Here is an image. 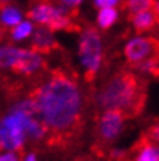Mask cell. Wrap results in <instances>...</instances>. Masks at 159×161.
<instances>
[{
    "mask_svg": "<svg viewBox=\"0 0 159 161\" xmlns=\"http://www.w3.org/2000/svg\"><path fill=\"white\" fill-rule=\"evenodd\" d=\"M122 155H124V152L120 149H116V150L111 152V157H114V158H122Z\"/></svg>",
    "mask_w": 159,
    "mask_h": 161,
    "instance_id": "obj_23",
    "label": "cell"
},
{
    "mask_svg": "<svg viewBox=\"0 0 159 161\" xmlns=\"http://www.w3.org/2000/svg\"><path fill=\"white\" fill-rule=\"evenodd\" d=\"M158 19L159 16L156 14L155 9H145V11L133 14L131 22H133V26L138 31H150L158 25Z\"/></svg>",
    "mask_w": 159,
    "mask_h": 161,
    "instance_id": "obj_12",
    "label": "cell"
},
{
    "mask_svg": "<svg viewBox=\"0 0 159 161\" xmlns=\"http://www.w3.org/2000/svg\"><path fill=\"white\" fill-rule=\"evenodd\" d=\"M98 8H116L120 0H94Z\"/></svg>",
    "mask_w": 159,
    "mask_h": 161,
    "instance_id": "obj_19",
    "label": "cell"
},
{
    "mask_svg": "<svg viewBox=\"0 0 159 161\" xmlns=\"http://www.w3.org/2000/svg\"><path fill=\"white\" fill-rule=\"evenodd\" d=\"M151 6H153V0H128V11L131 14L151 9Z\"/></svg>",
    "mask_w": 159,
    "mask_h": 161,
    "instance_id": "obj_16",
    "label": "cell"
},
{
    "mask_svg": "<svg viewBox=\"0 0 159 161\" xmlns=\"http://www.w3.org/2000/svg\"><path fill=\"white\" fill-rule=\"evenodd\" d=\"M43 67V58L37 50H25L20 58V62L16 70H19L22 75H36L40 68Z\"/></svg>",
    "mask_w": 159,
    "mask_h": 161,
    "instance_id": "obj_9",
    "label": "cell"
},
{
    "mask_svg": "<svg viewBox=\"0 0 159 161\" xmlns=\"http://www.w3.org/2000/svg\"><path fill=\"white\" fill-rule=\"evenodd\" d=\"M0 161H20V157L14 150H2L0 149Z\"/></svg>",
    "mask_w": 159,
    "mask_h": 161,
    "instance_id": "obj_18",
    "label": "cell"
},
{
    "mask_svg": "<svg viewBox=\"0 0 159 161\" xmlns=\"http://www.w3.org/2000/svg\"><path fill=\"white\" fill-rule=\"evenodd\" d=\"M156 73H158V75H159V67H158V68H156Z\"/></svg>",
    "mask_w": 159,
    "mask_h": 161,
    "instance_id": "obj_27",
    "label": "cell"
},
{
    "mask_svg": "<svg viewBox=\"0 0 159 161\" xmlns=\"http://www.w3.org/2000/svg\"><path fill=\"white\" fill-rule=\"evenodd\" d=\"M138 68L144 73H150V71H156L158 68V59L156 58H151V59H147V60H142L138 64Z\"/></svg>",
    "mask_w": 159,
    "mask_h": 161,
    "instance_id": "obj_17",
    "label": "cell"
},
{
    "mask_svg": "<svg viewBox=\"0 0 159 161\" xmlns=\"http://www.w3.org/2000/svg\"><path fill=\"white\" fill-rule=\"evenodd\" d=\"M9 0H0V3H8Z\"/></svg>",
    "mask_w": 159,
    "mask_h": 161,
    "instance_id": "obj_26",
    "label": "cell"
},
{
    "mask_svg": "<svg viewBox=\"0 0 159 161\" xmlns=\"http://www.w3.org/2000/svg\"><path fill=\"white\" fill-rule=\"evenodd\" d=\"M155 11H156V14L159 16V2H156V3H155Z\"/></svg>",
    "mask_w": 159,
    "mask_h": 161,
    "instance_id": "obj_24",
    "label": "cell"
},
{
    "mask_svg": "<svg viewBox=\"0 0 159 161\" xmlns=\"http://www.w3.org/2000/svg\"><path fill=\"white\" fill-rule=\"evenodd\" d=\"M158 149H159V147H158Z\"/></svg>",
    "mask_w": 159,
    "mask_h": 161,
    "instance_id": "obj_28",
    "label": "cell"
},
{
    "mask_svg": "<svg viewBox=\"0 0 159 161\" xmlns=\"http://www.w3.org/2000/svg\"><path fill=\"white\" fill-rule=\"evenodd\" d=\"M23 54V48L13 43H0V71L16 70Z\"/></svg>",
    "mask_w": 159,
    "mask_h": 161,
    "instance_id": "obj_8",
    "label": "cell"
},
{
    "mask_svg": "<svg viewBox=\"0 0 159 161\" xmlns=\"http://www.w3.org/2000/svg\"><path fill=\"white\" fill-rule=\"evenodd\" d=\"M20 161H39V158H37V155H36L34 152H29V153H26Z\"/></svg>",
    "mask_w": 159,
    "mask_h": 161,
    "instance_id": "obj_22",
    "label": "cell"
},
{
    "mask_svg": "<svg viewBox=\"0 0 159 161\" xmlns=\"http://www.w3.org/2000/svg\"><path fill=\"white\" fill-rule=\"evenodd\" d=\"M150 138L153 141H159V124L153 125V127L150 129Z\"/></svg>",
    "mask_w": 159,
    "mask_h": 161,
    "instance_id": "obj_21",
    "label": "cell"
},
{
    "mask_svg": "<svg viewBox=\"0 0 159 161\" xmlns=\"http://www.w3.org/2000/svg\"><path fill=\"white\" fill-rule=\"evenodd\" d=\"M34 23L48 26L50 30H65L70 26V16L63 6H54L50 2H39L29 9Z\"/></svg>",
    "mask_w": 159,
    "mask_h": 161,
    "instance_id": "obj_5",
    "label": "cell"
},
{
    "mask_svg": "<svg viewBox=\"0 0 159 161\" xmlns=\"http://www.w3.org/2000/svg\"><path fill=\"white\" fill-rule=\"evenodd\" d=\"M119 17V13L116 8H99L98 13V25L100 28H110L116 23V20Z\"/></svg>",
    "mask_w": 159,
    "mask_h": 161,
    "instance_id": "obj_15",
    "label": "cell"
},
{
    "mask_svg": "<svg viewBox=\"0 0 159 161\" xmlns=\"http://www.w3.org/2000/svg\"><path fill=\"white\" fill-rule=\"evenodd\" d=\"M46 132L36 113L34 99L22 98L0 116V149L19 152L29 141L43 140Z\"/></svg>",
    "mask_w": 159,
    "mask_h": 161,
    "instance_id": "obj_2",
    "label": "cell"
},
{
    "mask_svg": "<svg viewBox=\"0 0 159 161\" xmlns=\"http://www.w3.org/2000/svg\"><path fill=\"white\" fill-rule=\"evenodd\" d=\"M96 102L105 110L133 113L140 104L138 80L130 75H118L108 79L96 93Z\"/></svg>",
    "mask_w": 159,
    "mask_h": 161,
    "instance_id": "obj_3",
    "label": "cell"
},
{
    "mask_svg": "<svg viewBox=\"0 0 159 161\" xmlns=\"http://www.w3.org/2000/svg\"><path fill=\"white\" fill-rule=\"evenodd\" d=\"M59 2L62 5H65L66 8H76V6H79L83 0H59Z\"/></svg>",
    "mask_w": 159,
    "mask_h": 161,
    "instance_id": "obj_20",
    "label": "cell"
},
{
    "mask_svg": "<svg viewBox=\"0 0 159 161\" xmlns=\"http://www.w3.org/2000/svg\"><path fill=\"white\" fill-rule=\"evenodd\" d=\"M31 40H33L34 50H37V51H50L56 45L53 30H50L48 26H42V28L34 30V33L31 36Z\"/></svg>",
    "mask_w": 159,
    "mask_h": 161,
    "instance_id": "obj_10",
    "label": "cell"
},
{
    "mask_svg": "<svg viewBox=\"0 0 159 161\" xmlns=\"http://www.w3.org/2000/svg\"><path fill=\"white\" fill-rule=\"evenodd\" d=\"M79 62L82 68L87 71V75L94 76L100 70L102 65V53H103V43L100 34L93 30H83L79 37Z\"/></svg>",
    "mask_w": 159,
    "mask_h": 161,
    "instance_id": "obj_4",
    "label": "cell"
},
{
    "mask_svg": "<svg viewBox=\"0 0 159 161\" xmlns=\"http://www.w3.org/2000/svg\"><path fill=\"white\" fill-rule=\"evenodd\" d=\"M33 99L36 113L46 130L65 133L79 122L83 95L79 84L68 76L56 75L42 82Z\"/></svg>",
    "mask_w": 159,
    "mask_h": 161,
    "instance_id": "obj_1",
    "label": "cell"
},
{
    "mask_svg": "<svg viewBox=\"0 0 159 161\" xmlns=\"http://www.w3.org/2000/svg\"><path fill=\"white\" fill-rule=\"evenodd\" d=\"M122 130H124V113L118 110H105L98 125L100 138L107 142L114 141L122 133Z\"/></svg>",
    "mask_w": 159,
    "mask_h": 161,
    "instance_id": "obj_7",
    "label": "cell"
},
{
    "mask_svg": "<svg viewBox=\"0 0 159 161\" xmlns=\"http://www.w3.org/2000/svg\"><path fill=\"white\" fill-rule=\"evenodd\" d=\"M159 43L151 37H145V36H135L124 47V54L128 62L131 64H139L142 60L151 59L155 58V54H158Z\"/></svg>",
    "mask_w": 159,
    "mask_h": 161,
    "instance_id": "obj_6",
    "label": "cell"
},
{
    "mask_svg": "<svg viewBox=\"0 0 159 161\" xmlns=\"http://www.w3.org/2000/svg\"><path fill=\"white\" fill-rule=\"evenodd\" d=\"M23 11L16 5H2L0 6V26L2 28H13L19 22L23 20Z\"/></svg>",
    "mask_w": 159,
    "mask_h": 161,
    "instance_id": "obj_11",
    "label": "cell"
},
{
    "mask_svg": "<svg viewBox=\"0 0 159 161\" xmlns=\"http://www.w3.org/2000/svg\"><path fill=\"white\" fill-rule=\"evenodd\" d=\"M135 161H159L158 146H155L151 142L142 144L135 155Z\"/></svg>",
    "mask_w": 159,
    "mask_h": 161,
    "instance_id": "obj_14",
    "label": "cell"
},
{
    "mask_svg": "<svg viewBox=\"0 0 159 161\" xmlns=\"http://www.w3.org/2000/svg\"><path fill=\"white\" fill-rule=\"evenodd\" d=\"M2 36H3V30H2V26H0V39H2Z\"/></svg>",
    "mask_w": 159,
    "mask_h": 161,
    "instance_id": "obj_25",
    "label": "cell"
},
{
    "mask_svg": "<svg viewBox=\"0 0 159 161\" xmlns=\"http://www.w3.org/2000/svg\"><path fill=\"white\" fill-rule=\"evenodd\" d=\"M34 22L33 20H22L19 22L16 26L11 28V33H9V37L13 42H23V40L29 39L34 33Z\"/></svg>",
    "mask_w": 159,
    "mask_h": 161,
    "instance_id": "obj_13",
    "label": "cell"
}]
</instances>
